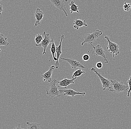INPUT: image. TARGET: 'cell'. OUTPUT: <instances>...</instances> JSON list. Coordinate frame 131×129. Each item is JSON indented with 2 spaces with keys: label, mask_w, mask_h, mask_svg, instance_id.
<instances>
[{
  "label": "cell",
  "mask_w": 131,
  "mask_h": 129,
  "mask_svg": "<svg viewBox=\"0 0 131 129\" xmlns=\"http://www.w3.org/2000/svg\"><path fill=\"white\" fill-rule=\"evenodd\" d=\"M112 85L109 91L113 92H124L129 90L128 86L124 85L122 81H119V80H112Z\"/></svg>",
  "instance_id": "1"
},
{
  "label": "cell",
  "mask_w": 131,
  "mask_h": 129,
  "mask_svg": "<svg viewBox=\"0 0 131 129\" xmlns=\"http://www.w3.org/2000/svg\"><path fill=\"white\" fill-rule=\"evenodd\" d=\"M102 34V32L100 30L97 29L93 33H88L85 34L83 37L84 41L82 43V45H83L85 43L90 44L93 47L92 43L96 41V39Z\"/></svg>",
  "instance_id": "2"
},
{
  "label": "cell",
  "mask_w": 131,
  "mask_h": 129,
  "mask_svg": "<svg viewBox=\"0 0 131 129\" xmlns=\"http://www.w3.org/2000/svg\"><path fill=\"white\" fill-rule=\"evenodd\" d=\"M57 81L56 79H54L52 81L49 85V90H45L46 92V94L48 96L51 98L54 97H59L61 96V93L59 90V87L56 86Z\"/></svg>",
  "instance_id": "3"
},
{
  "label": "cell",
  "mask_w": 131,
  "mask_h": 129,
  "mask_svg": "<svg viewBox=\"0 0 131 129\" xmlns=\"http://www.w3.org/2000/svg\"><path fill=\"white\" fill-rule=\"evenodd\" d=\"M91 72H94L95 73L96 75L98 76L99 79L100 80L101 84L103 87V90H109L110 89L111 87L112 82V80H109L106 79L105 77L102 76L101 74L98 72V71L94 67H92L91 68Z\"/></svg>",
  "instance_id": "4"
},
{
  "label": "cell",
  "mask_w": 131,
  "mask_h": 129,
  "mask_svg": "<svg viewBox=\"0 0 131 129\" xmlns=\"http://www.w3.org/2000/svg\"><path fill=\"white\" fill-rule=\"evenodd\" d=\"M104 38L108 42V45L107 49L108 51L110 52L111 54H113V57H114L115 55H118L119 54V45L111 41L108 36H106Z\"/></svg>",
  "instance_id": "5"
},
{
  "label": "cell",
  "mask_w": 131,
  "mask_h": 129,
  "mask_svg": "<svg viewBox=\"0 0 131 129\" xmlns=\"http://www.w3.org/2000/svg\"><path fill=\"white\" fill-rule=\"evenodd\" d=\"M51 2L52 3L53 6H55L57 9L60 10L61 11H63L64 14V16L68 17L67 13V9L68 8L66 7L64 2L68 1V0H50Z\"/></svg>",
  "instance_id": "6"
},
{
  "label": "cell",
  "mask_w": 131,
  "mask_h": 129,
  "mask_svg": "<svg viewBox=\"0 0 131 129\" xmlns=\"http://www.w3.org/2000/svg\"><path fill=\"white\" fill-rule=\"evenodd\" d=\"M93 47L94 48V51L92 52V54L96 55V56H101L104 59L105 63H108V58L105 54V51L102 46L98 44L96 46H93Z\"/></svg>",
  "instance_id": "7"
},
{
  "label": "cell",
  "mask_w": 131,
  "mask_h": 129,
  "mask_svg": "<svg viewBox=\"0 0 131 129\" xmlns=\"http://www.w3.org/2000/svg\"><path fill=\"white\" fill-rule=\"evenodd\" d=\"M43 35L44 36V38L43 40L39 44L36 45L37 46H41L43 47L44 49V51L42 53V54H46V50L49 44L52 42V41L51 40L50 37L49 33H46V32L44 31Z\"/></svg>",
  "instance_id": "8"
},
{
  "label": "cell",
  "mask_w": 131,
  "mask_h": 129,
  "mask_svg": "<svg viewBox=\"0 0 131 129\" xmlns=\"http://www.w3.org/2000/svg\"><path fill=\"white\" fill-rule=\"evenodd\" d=\"M60 58L62 60H65L68 62L70 64L72 68H86V67L84 66L81 63L74 59L63 58L61 57Z\"/></svg>",
  "instance_id": "9"
},
{
  "label": "cell",
  "mask_w": 131,
  "mask_h": 129,
  "mask_svg": "<svg viewBox=\"0 0 131 129\" xmlns=\"http://www.w3.org/2000/svg\"><path fill=\"white\" fill-rule=\"evenodd\" d=\"M59 92L60 93H64V96H71L72 97H73L77 95H82V96H84L86 95V93L85 92H76L74 91L73 90L71 89H66L63 90L60 89Z\"/></svg>",
  "instance_id": "10"
},
{
  "label": "cell",
  "mask_w": 131,
  "mask_h": 129,
  "mask_svg": "<svg viewBox=\"0 0 131 129\" xmlns=\"http://www.w3.org/2000/svg\"><path fill=\"white\" fill-rule=\"evenodd\" d=\"M55 66L54 65L50 67L48 71L44 74L41 75L42 78L43 79L44 81H47L49 83H50L53 80L51 79L53 72L54 70Z\"/></svg>",
  "instance_id": "11"
},
{
  "label": "cell",
  "mask_w": 131,
  "mask_h": 129,
  "mask_svg": "<svg viewBox=\"0 0 131 129\" xmlns=\"http://www.w3.org/2000/svg\"><path fill=\"white\" fill-rule=\"evenodd\" d=\"M44 13L40 8H37L34 13V17L36 18V22L34 27H36L40 24L44 17Z\"/></svg>",
  "instance_id": "12"
},
{
  "label": "cell",
  "mask_w": 131,
  "mask_h": 129,
  "mask_svg": "<svg viewBox=\"0 0 131 129\" xmlns=\"http://www.w3.org/2000/svg\"><path fill=\"white\" fill-rule=\"evenodd\" d=\"M64 36L63 35H62L61 36V41H60V43L59 45L58 46L56 47V53H57V60L56 63H55L54 66H55L56 68L58 69L60 66V63H59V60L60 57V55L62 54L61 52V44H62V41H63V39H64Z\"/></svg>",
  "instance_id": "13"
},
{
  "label": "cell",
  "mask_w": 131,
  "mask_h": 129,
  "mask_svg": "<svg viewBox=\"0 0 131 129\" xmlns=\"http://www.w3.org/2000/svg\"><path fill=\"white\" fill-rule=\"evenodd\" d=\"M76 79H77V78L74 79H68L65 77L63 80H61L60 81H57V84H58V87L59 88L64 87L66 89L70 85L74 84L75 82L74 80Z\"/></svg>",
  "instance_id": "14"
},
{
  "label": "cell",
  "mask_w": 131,
  "mask_h": 129,
  "mask_svg": "<svg viewBox=\"0 0 131 129\" xmlns=\"http://www.w3.org/2000/svg\"><path fill=\"white\" fill-rule=\"evenodd\" d=\"M73 24L74 28L77 30L80 28L82 27L83 26H85V27L88 26V25L86 22V20L83 21L79 18L75 19L73 22Z\"/></svg>",
  "instance_id": "15"
},
{
  "label": "cell",
  "mask_w": 131,
  "mask_h": 129,
  "mask_svg": "<svg viewBox=\"0 0 131 129\" xmlns=\"http://www.w3.org/2000/svg\"><path fill=\"white\" fill-rule=\"evenodd\" d=\"M52 41L51 46H50V49L52 55L51 56L50 58L49 62H50L51 58H52V57H53V62H54L55 61H57V58L55 56V53L56 52V46L54 42V38H53Z\"/></svg>",
  "instance_id": "16"
},
{
  "label": "cell",
  "mask_w": 131,
  "mask_h": 129,
  "mask_svg": "<svg viewBox=\"0 0 131 129\" xmlns=\"http://www.w3.org/2000/svg\"><path fill=\"white\" fill-rule=\"evenodd\" d=\"M75 1H72L69 3V9L70 10L71 14H72L74 12H76L78 13H79V8L78 6L74 4Z\"/></svg>",
  "instance_id": "17"
},
{
  "label": "cell",
  "mask_w": 131,
  "mask_h": 129,
  "mask_svg": "<svg viewBox=\"0 0 131 129\" xmlns=\"http://www.w3.org/2000/svg\"><path fill=\"white\" fill-rule=\"evenodd\" d=\"M9 45V43L7 41V37L4 34L1 33L0 35V46H7Z\"/></svg>",
  "instance_id": "18"
},
{
  "label": "cell",
  "mask_w": 131,
  "mask_h": 129,
  "mask_svg": "<svg viewBox=\"0 0 131 129\" xmlns=\"http://www.w3.org/2000/svg\"><path fill=\"white\" fill-rule=\"evenodd\" d=\"M26 124L27 125V129H41L40 124L37 122L30 123L28 122H26Z\"/></svg>",
  "instance_id": "19"
},
{
  "label": "cell",
  "mask_w": 131,
  "mask_h": 129,
  "mask_svg": "<svg viewBox=\"0 0 131 129\" xmlns=\"http://www.w3.org/2000/svg\"><path fill=\"white\" fill-rule=\"evenodd\" d=\"M85 72L82 71L81 68H79V70L74 71L72 75V79H74L77 78L78 77L81 76L83 73H85Z\"/></svg>",
  "instance_id": "20"
},
{
  "label": "cell",
  "mask_w": 131,
  "mask_h": 129,
  "mask_svg": "<svg viewBox=\"0 0 131 129\" xmlns=\"http://www.w3.org/2000/svg\"><path fill=\"white\" fill-rule=\"evenodd\" d=\"M43 39V37L40 34H38L36 36L35 38V42H36V45H38L42 41Z\"/></svg>",
  "instance_id": "21"
},
{
  "label": "cell",
  "mask_w": 131,
  "mask_h": 129,
  "mask_svg": "<svg viewBox=\"0 0 131 129\" xmlns=\"http://www.w3.org/2000/svg\"><path fill=\"white\" fill-rule=\"evenodd\" d=\"M131 8V4L128 3L127 4L126 2L124 3V5L123 6L124 10L126 12H129Z\"/></svg>",
  "instance_id": "22"
},
{
  "label": "cell",
  "mask_w": 131,
  "mask_h": 129,
  "mask_svg": "<svg viewBox=\"0 0 131 129\" xmlns=\"http://www.w3.org/2000/svg\"><path fill=\"white\" fill-rule=\"evenodd\" d=\"M127 83L128 84V86H129V90H128V92L127 93V97L128 98L129 97V95H130V92L131 91V76L130 77V78L128 79V80L127 81Z\"/></svg>",
  "instance_id": "23"
},
{
  "label": "cell",
  "mask_w": 131,
  "mask_h": 129,
  "mask_svg": "<svg viewBox=\"0 0 131 129\" xmlns=\"http://www.w3.org/2000/svg\"><path fill=\"white\" fill-rule=\"evenodd\" d=\"M90 57L88 54L83 55L82 56V59L83 61H88L90 60Z\"/></svg>",
  "instance_id": "24"
},
{
  "label": "cell",
  "mask_w": 131,
  "mask_h": 129,
  "mask_svg": "<svg viewBox=\"0 0 131 129\" xmlns=\"http://www.w3.org/2000/svg\"><path fill=\"white\" fill-rule=\"evenodd\" d=\"M103 64H102V63L101 62H98L96 64V66L98 69H101L102 67Z\"/></svg>",
  "instance_id": "25"
},
{
  "label": "cell",
  "mask_w": 131,
  "mask_h": 129,
  "mask_svg": "<svg viewBox=\"0 0 131 129\" xmlns=\"http://www.w3.org/2000/svg\"><path fill=\"white\" fill-rule=\"evenodd\" d=\"M4 9H3V6L2 5H0V14L1 15L2 13L4 11Z\"/></svg>",
  "instance_id": "26"
},
{
  "label": "cell",
  "mask_w": 131,
  "mask_h": 129,
  "mask_svg": "<svg viewBox=\"0 0 131 129\" xmlns=\"http://www.w3.org/2000/svg\"><path fill=\"white\" fill-rule=\"evenodd\" d=\"M13 129H24V128H21V126H20V125H18L17 126H16V127H15Z\"/></svg>",
  "instance_id": "27"
},
{
  "label": "cell",
  "mask_w": 131,
  "mask_h": 129,
  "mask_svg": "<svg viewBox=\"0 0 131 129\" xmlns=\"http://www.w3.org/2000/svg\"></svg>",
  "instance_id": "28"
}]
</instances>
